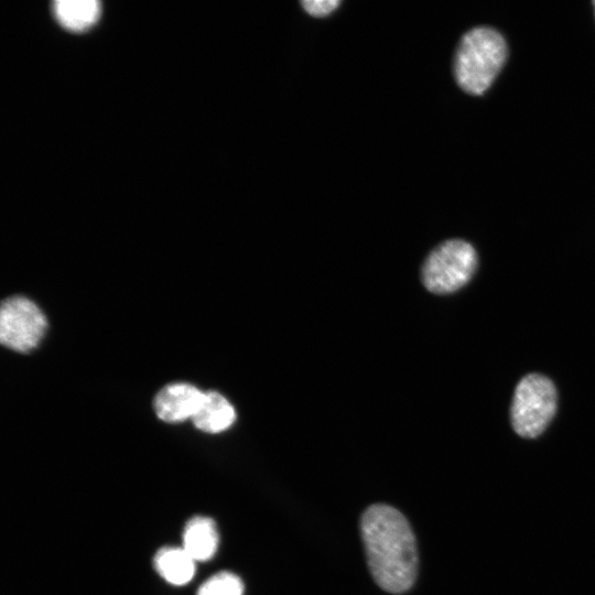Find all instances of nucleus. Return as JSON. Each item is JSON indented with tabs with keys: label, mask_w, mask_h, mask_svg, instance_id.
I'll return each mask as SVG.
<instances>
[{
	"label": "nucleus",
	"mask_w": 595,
	"mask_h": 595,
	"mask_svg": "<svg viewBox=\"0 0 595 595\" xmlns=\"http://www.w3.org/2000/svg\"><path fill=\"white\" fill-rule=\"evenodd\" d=\"M360 532L370 573L386 592L408 591L418 573V550L404 516L387 505H372L361 517Z\"/></svg>",
	"instance_id": "obj_1"
},
{
	"label": "nucleus",
	"mask_w": 595,
	"mask_h": 595,
	"mask_svg": "<svg viewBox=\"0 0 595 595\" xmlns=\"http://www.w3.org/2000/svg\"><path fill=\"white\" fill-rule=\"evenodd\" d=\"M507 58L504 36L490 26H475L461 37L453 72L458 86L473 95L483 94Z\"/></svg>",
	"instance_id": "obj_2"
},
{
	"label": "nucleus",
	"mask_w": 595,
	"mask_h": 595,
	"mask_svg": "<svg viewBox=\"0 0 595 595\" xmlns=\"http://www.w3.org/2000/svg\"><path fill=\"white\" fill-rule=\"evenodd\" d=\"M556 403V389L549 378L540 374L524 376L516 386L510 408L513 431L521 437H537L553 419Z\"/></svg>",
	"instance_id": "obj_3"
},
{
	"label": "nucleus",
	"mask_w": 595,
	"mask_h": 595,
	"mask_svg": "<svg viewBox=\"0 0 595 595\" xmlns=\"http://www.w3.org/2000/svg\"><path fill=\"white\" fill-rule=\"evenodd\" d=\"M476 267L474 247L463 239H448L426 257L422 267V282L432 293L448 294L464 286Z\"/></svg>",
	"instance_id": "obj_4"
},
{
	"label": "nucleus",
	"mask_w": 595,
	"mask_h": 595,
	"mask_svg": "<svg viewBox=\"0 0 595 595\" xmlns=\"http://www.w3.org/2000/svg\"><path fill=\"white\" fill-rule=\"evenodd\" d=\"M46 325L40 307L24 296H11L1 304L0 340L9 349L32 350L41 342Z\"/></svg>",
	"instance_id": "obj_5"
},
{
	"label": "nucleus",
	"mask_w": 595,
	"mask_h": 595,
	"mask_svg": "<svg viewBox=\"0 0 595 595\" xmlns=\"http://www.w3.org/2000/svg\"><path fill=\"white\" fill-rule=\"evenodd\" d=\"M204 392L186 382L165 386L155 396L153 407L159 419L176 423L192 419L197 411Z\"/></svg>",
	"instance_id": "obj_6"
},
{
	"label": "nucleus",
	"mask_w": 595,
	"mask_h": 595,
	"mask_svg": "<svg viewBox=\"0 0 595 595\" xmlns=\"http://www.w3.org/2000/svg\"><path fill=\"white\" fill-rule=\"evenodd\" d=\"M219 543L217 527L213 519L195 516L187 521L182 536V548L196 561L210 560Z\"/></svg>",
	"instance_id": "obj_7"
},
{
	"label": "nucleus",
	"mask_w": 595,
	"mask_h": 595,
	"mask_svg": "<svg viewBox=\"0 0 595 595\" xmlns=\"http://www.w3.org/2000/svg\"><path fill=\"white\" fill-rule=\"evenodd\" d=\"M194 425L206 433H219L230 428L236 412L230 402L216 391L204 392L199 407L192 418Z\"/></svg>",
	"instance_id": "obj_8"
},
{
	"label": "nucleus",
	"mask_w": 595,
	"mask_h": 595,
	"mask_svg": "<svg viewBox=\"0 0 595 595\" xmlns=\"http://www.w3.org/2000/svg\"><path fill=\"white\" fill-rule=\"evenodd\" d=\"M154 567L167 583L181 586L195 574L196 561L182 547H165L154 555Z\"/></svg>",
	"instance_id": "obj_9"
},
{
	"label": "nucleus",
	"mask_w": 595,
	"mask_h": 595,
	"mask_svg": "<svg viewBox=\"0 0 595 595\" xmlns=\"http://www.w3.org/2000/svg\"><path fill=\"white\" fill-rule=\"evenodd\" d=\"M58 21L69 28L79 30L91 24L97 18L99 6L95 0H57L53 4Z\"/></svg>",
	"instance_id": "obj_10"
},
{
	"label": "nucleus",
	"mask_w": 595,
	"mask_h": 595,
	"mask_svg": "<svg viewBox=\"0 0 595 595\" xmlns=\"http://www.w3.org/2000/svg\"><path fill=\"white\" fill-rule=\"evenodd\" d=\"M244 584L231 572H219L207 578L197 589L196 595H242Z\"/></svg>",
	"instance_id": "obj_11"
},
{
	"label": "nucleus",
	"mask_w": 595,
	"mask_h": 595,
	"mask_svg": "<svg viewBox=\"0 0 595 595\" xmlns=\"http://www.w3.org/2000/svg\"><path fill=\"white\" fill-rule=\"evenodd\" d=\"M340 3L339 0H304L301 1L303 9L312 15L324 17L334 11Z\"/></svg>",
	"instance_id": "obj_12"
},
{
	"label": "nucleus",
	"mask_w": 595,
	"mask_h": 595,
	"mask_svg": "<svg viewBox=\"0 0 595 595\" xmlns=\"http://www.w3.org/2000/svg\"><path fill=\"white\" fill-rule=\"evenodd\" d=\"M594 6H595V1H594Z\"/></svg>",
	"instance_id": "obj_13"
}]
</instances>
